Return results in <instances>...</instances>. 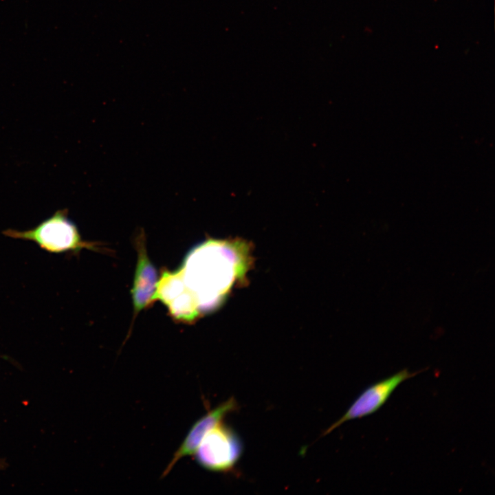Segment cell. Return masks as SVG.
<instances>
[{
  "instance_id": "6",
  "label": "cell",
  "mask_w": 495,
  "mask_h": 495,
  "mask_svg": "<svg viewBox=\"0 0 495 495\" xmlns=\"http://www.w3.org/2000/svg\"><path fill=\"white\" fill-rule=\"evenodd\" d=\"M138 260L131 291L134 317L155 301L158 283L155 267L149 259L142 233L137 237Z\"/></svg>"
},
{
  "instance_id": "3",
  "label": "cell",
  "mask_w": 495,
  "mask_h": 495,
  "mask_svg": "<svg viewBox=\"0 0 495 495\" xmlns=\"http://www.w3.org/2000/svg\"><path fill=\"white\" fill-rule=\"evenodd\" d=\"M243 452V443L229 426L219 423L203 438L195 454L203 468L225 472L236 465Z\"/></svg>"
},
{
  "instance_id": "2",
  "label": "cell",
  "mask_w": 495,
  "mask_h": 495,
  "mask_svg": "<svg viewBox=\"0 0 495 495\" xmlns=\"http://www.w3.org/2000/svg\"><path fill=\"white\" fill-rule=\"evenodd\" d=\"M3 234L12 239L32 241L52 254L78 253L85 248L97 249L94 243L82 239L78 228L68 218L66 209L57 210L33 228L26 230L10 228Z\"/></svg>"
},
{
  "instance_id": "7",
  "label": "cell",
  "mask_w": 495,
  "mask_h": 495,
  "mask_svg": "<svg viewBox=\"0 0 495 495\" xmlns=\"http://www.w3.org/2000/svg\"><path fill=\"white\" fill-rule=\"evenodd\" d=\"M237 407L236 400L234 397H230L199 419L191 427L182 444L176 450L162 476H166L179 460L193 455L204 437L211 429L222 422L223 419L228 414L235 411Z\"/></svg>"
},
{
  "instance_id": "5",
  "label": "cell",
  "mask_w": 495,
  "mask_h": 495,
  "mask_svg": "<svg viewBox=\"0 0 495 495\" xmlns=\"http://www.w3.org/2000/svg\"><path fill=\"white\" fill-rule=\"evenodd\" d=\"M155 298L164 303L171 316L177 320L191 322L201 315L193 296L186 289L177 270L162 272Z\"/></svg>"
},
{
  "instance_id": "4",
  "label": "cell",
  "mask_w": 495,
  "mask_h": 495,
  "mask_svg": "<svg viewBox=\"0 0 495 495\" xmlns=\"http://www.w3.org/2000/svg\"><path fill=\"white\" fill-rule=\"evenodd\" d=\"M421 371L411 373L405 368L369 386L357 397L346 412L327 430L324 434L329 433L346 421L375 413L386 402L394 390L402 382Z\"/></svg>"
},
{
  "instance_id": "1",
  "label": "cell",
  "mask_w": 495,
  "mask_h": 495,
  "mask_svg": "<svg viewBox=\"0 0 495 495\" xmlns=\"http://www.w3.org/2000/svg\"><path fill=\"white\" fill-rule=\"evenodd\" d=\"M250 258V248L241 241L208 239L191 249L177 270L200 314L217 308L243 280Z\"/></svg>"
}]
</instances>
